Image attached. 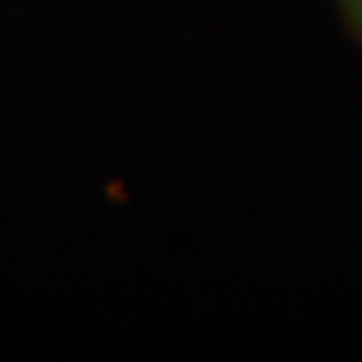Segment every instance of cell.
<instances>
[{
    "label": "cell",
    "mask_w": 362,
    "mask_h": 362,
    "mask_svg": "<svg viewBox=\"0 0 362 362\" xmlns=\"http://www.w3.org/2000/svg\"><path fill=\"white\" fill-rule=\"evenodd\" d=\"M337 5L349 31L362 42V0H337Z\"/></svg>",
    "instance_id": "6da1fadb"
}]
</instances>
